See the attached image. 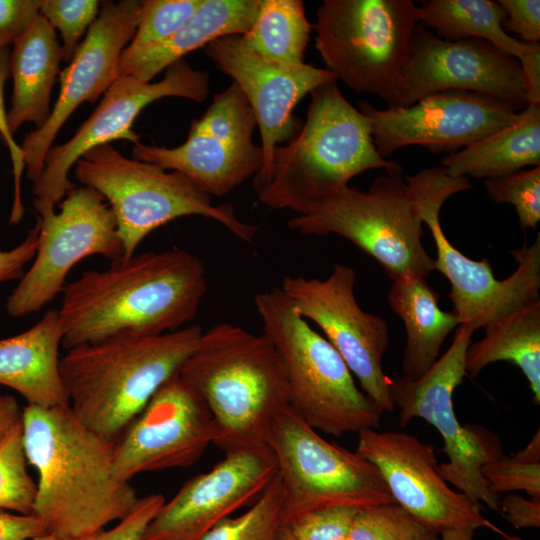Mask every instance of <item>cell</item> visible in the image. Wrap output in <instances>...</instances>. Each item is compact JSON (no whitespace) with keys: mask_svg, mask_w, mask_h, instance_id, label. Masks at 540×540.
I'll return each instance as SVG.
<instances>
[{"mask_svg":"<svg viewBox=\"0 0 540 540\" xmlns=\"http://www.w3.org/2000/svg\"><path fill=\"white\" fill-rule=\"evenodd\" d=\"M207 291L199 257L147 251L83 272L63 287L57 309L67 350L118 334L156 336L188 326Z\"/></svg>","mask_w":540,"mask_h":540,"instance_id":"cell-1","label":"cell"},{"mask_svg":"<svg viewBox=\"0 0 540 540\" xmlns=\"http://www.w3.org/2000/svg\"><path fill=\"white\" fill-rule=\"evenodd\" d=\"M23 444L38 473L32 514L63 540L121 520L140 497L113 469L115 441L84 425L69 405L22 410Z\"/></svg>","mask_w":540,"mask_h":540,"instance_id":"cell-2","label":"cell"},{"mask_svg":"<svg viewBox=\"0 0 540 540\" xmlns=\"http://www.w3.org/2000/svg\"><path fill=\"white\" fill-rule=\"evenodd\" d=\"M178 374L206 403L214 445L224 453L269 448L273 421L290 404L283 363L264 333L215 324L202 332Z\"/></svg>","mask_w":540,"mask_h":540,"instance_id":"cell-3","label":"cell"},{"mask_svg":"<svg viewBox=\"0 0 540 540\" xmlns=\"http://www.w3.org/2000/svg\"><path fill=\"white\" fill-rule=\"evenodd\" d=\"M203 330L188 325L156 336L118 334L76 346L60 358L69 406L91 430L116 441L196 348Z\"/></svg>","mask_w":540,"mask_h":540,"instance_id":"cell-4","label":"cell"},{"mask_svg":"<svg viewBox=\"0 0 540 540\" xmlns=\"http://www.w3.org/2000/svg\"><path fill=\"white\" fill-rule=\"evenodd\" d=\"M310 95L300 131L276 147L269 177L254 190L265 206L297 215L345 189L366 170H403L378 154L369 118L344 97L337 81L316 87Z\"/></svg>","mask_w":540,"mask_h":540,"instance_id":"cell-5","label":"cell"},{"mask_svg":"<svg viewBox=\"0 0 540 540\" xmlns=\"http://www.w3.org/2000/svg\"><path fill=\"white\" fill-rule=\"evenodd\" d=\"M254 306L283 363L290 407L302 420L334 437L379 428L384 410L356 385L340 354L294 311L280 287L257 293Z\"/></svg>","mask_w":540,"mask_h":540,"instance_id":"cell-6","label":"cell"},{"mask_svg":"<svg viewBox=\"0 0 540 540\" xmlns=\"http://www.w3.org/2000/svg\"><path fill=\"white\" fill-rule=\"evenodd\" d=\"M75 177L103 196L116 219L123 256L135 255L152 231L184 216L210 218L235 237L252 243L256 225L239 219L230 203L214 205L212 197L185 175L128 158L111 144L93 148L75 164Z\"/></svg>","mask_w":540,"mask_h":540,"instance_id":"cell-7","label":"cell"},{"mask_svg":"<svg viewBox=\"0 0 540 540\" xmlns=\"http://www.w3.org/2000/svg\"><path fill=\"white\" fill-rule=\"evenodd\" d=\"M303 235H339L375 259L394 281L405 276L427 277L434 260L421 237L423 222L403 170L376 177L368 191L357 187L329 196L287 222Z\"/></svg>","mask_w":540,"mask_h":540,"instance_id":"cell-8","label":"cell"},{"mask_svg":"<svg viewBox=\"0 0 540 540\" xmlns=\"http://www.w3.org/2000/svg\"><path fill=\"white\" fill-rule=\"evenodd\" d=\"M423 224L430 229L437 258L435 270L451 285L449 298L460 325L474 331L540 301V235L531 245L511 251L518 266L504 280H498L488 259L473 260L455 248L440 225V210L453 194L473 187L468 177H452L442 166L424 168L407 176Z\"/></svg>","mask_w":540,"mask_h":540,"instance_id":"cell-9","label":"cell"},{"mask_svg":"<svg viewBox=\"0 0 540 540\" xmlns=\"http://www.w3.org/2000/svg\"><path fill=\"white\" fill-rule=\"evenodd\" d=\"M419 7L412 0H325L313 25L326 69L384 101L407 66Z\"/></svg>","mask_w":540,"mask_h":540,"instance_id":"cell-10","label":"cell"},{"mask_svg":"<svg viewBox=\"0 0 540 540\" xmlns=\"http://www.w3.org/2000/svg\"><path fill=\"white\" fill-rule=\"evenodd\" d=\"M473 332L468 325H459L448 350L418 379L389 377V395L399 408L401 427L421 418L442 436L448 457L438 465L443 479L472 500L499 511L501 497L489 491L481 468L503 454L500 440L480 425H461L452 401L454 390L467 374L465 358Z\"/></svg>","mask_w":540,"mask_h":540,"instance_id":"cell-11","label":"cell"},{"mask_svg":"<svg viewBox=\"0 0 540 540\" xmlns=\"http://www.w3.org/2000/svg\"><path fill=\"white\" fill-rule=\"evenodd\" d=\"M267 445L282 483L285 524L325 507L361 509L394 502L371 462L325 440L290 406L274 419Z\"/></svg>","mask_w":540,"mask_h":540,"instance_id":"cell-12","label":"cell"},{"mask_svg":"<svg viewBox=\"0 0 540 540\" xmlns=\"http://www.w3.org/2000/svg\"><path fill=\"white\" fill-rule=\"evenodd\" d=\"M209 83L208 72L192 68L184 59L170 65L158 82H145L133 75L117 78L75 134L47 152L43 169L32 185L38 218L55 213L56 205L75 186L68 174L84 154L112 141L139 143L140 135L133 130V124L147 105L164 97L203 102L209 93Z\"/></svg>","mask_w":540,"mask_h":540,"instance_id":"cell-13","label":"cell"},{"mask_svg":"<svg viewBox=\"0 0 540 540\" xmlns=\"http://www.w3.org/2000/svg\"><path fill=\"white\" fill-rule=\"evenodd\" d=\"M256 126L246 97L232 82L192 122L184 143L168 148L139 142L132 155L136 160L179 172L211 197H220L259 172L263 154L253 142Z\"/></svg>","mask_w":540,"mask_h":540,"instance_id":"cell-14","label":"cell"},{"mask_svg":"<svg viewBox=\"0 0 540 540\" xmlns=\"http://www.w3.org/2000/svg\"><path fill=\"white\" fill-rule=\"evenodd\" d=\"M355 281L354 268L335 263L326 279L285 275L280 289L298 315L320 328L361 390L384 412L393 411L389 377L382 367L389 343L388 326L381 316L359 306Z\"/></svg>","mask_w":540,"mask_h":540,"instance_id":"cell-15","label":"cell"},{"mask_svg":"<svg viewBox=\"0 0 540 540\" xmlns=\"http://www.w3.org/2000/svg\"><path fill=\"white\" fill-rule=\"evenodd\" d=\"M59 211L40 219L35 259L7 298L11 317L39 311L60 293L71 268L90 255L111 262L123 256L116 219L103 196L74 186L58 204Z\"/></svg>","mask_w":540,"mask_h":540,"instance_id":"cell-16","label":"cell"},{"mask_svg":"<svg viewBox=\"0 0 540 540\" xmlns=\"http://www.w3.org/2000/svg\"><path fill=\"white\" fill-rule=\"evenodd\" d=\"M357 108L369 118L374 145L384 159L410 145L432 154L455 153L523 116L507 102L464 90L433 93L408 107L378 109L361 100Z\"/></svg>","mask_w":540,"mask_h":540,"instance_id":"cell-17","label":"cell"},{"mask_svg":"<svg viewBox=\"0 0 540 540\" xmlns=\"http://www.w3.org/2000/svg\"><path fill=\"white\" fill-rule=\"evenodd\" d=\"M464 90L489 95L518 111L529 105L520 62L479 38L447 41L418 24L407 66L385 100L408 107L433 93Z\"/></svg>","mask_w":540,"mask_h":540,"instance_id":"cell-18","label":"cell"},{"mask_svg":"<svg viewBox=\"0 0 540 540\" xmlns=\"http://www.w3.org/2000/svg\"><path fill=\"white\" fill-rule=\"evenodd\" d=\"M356 452L378 469L394 502L438 534L485 527L505 540H522L483 516L479 502L449 487L433 445L405 432L365 429L358 433Z\"/></svg>","mask_w":540,"mask_h":540,"instance_id":"cell-19","label":"cell"},{"mask_svg":"<svg viewBox=\"0 0 540 540\" xmlns=\"http://www.w3.org/2000/svg\"><path fill=\"white\" fill-rule=\"evenodd\" d=\"M217 68L232 78L246 97L261 138L262 166L254 190L269 177L277 146L293 138L303 122L293 110L316 87L337 81L328 69L267 58L248 48L241 35L220 37L204 47Z\"/></svg>","mask_w":540,"mask_h":540,"instance_id":"cell-20","label":"cell"},{"mask_svg":"<svg viewBox=\"0 0 540 540\" xmlns=\"http://www.w3.org/2000/svg\"><path fill=\"white\" fill-rule=\"evenodd\" d=\"M215 437L206 403L176 374L157 390L115 441L114 473L130 481L146 472L190 467Z\"/></svg>","mask_w":540,"mask_h":540,"instance_id":"cell-21","label":"cell"},{"mask_svg":"<svg viewBox=\"0 0 540 540\" xmlns=\"http://www.w3.org/2000/svg\"><path fill=\"white\" fill-rule=\"evenodd\" d=\"M141 1H103L68 66L59 74L60 92L45 124L25 134L20 145L27 177L34 183L56 135L83 102L94 103L117 79L122 52L132 40Z\"/></svg>","mask_w":540,"mask_h":540,"instance_id":"cell-22","label":"cell"},{"mask_svg":"<svg viewBox=\"0 0 540 540\" xmlns=\"http://www.w3.org/2000/svg\"><path fill=\"white\" fill-rule=\"evenodd\" d=\"M277 473L269 448L225 453L163 503L142 540H200L219 521L251 506Z\"/></svg>","mask_w":540,"mask_h":540,"instance_id":"cell-23","label":"cell"},{"mask_svg":"<svg viewBox=\"0 0 540 540\" xmlns=\"http://www.w3.org/2000/svg\"><path fill=\"white\" fill-rule=\"evenodd\" d=\"M63 330L57 309H49L28 330L0 339V384L20 393L28 405H69L60 374Z\"/></svg>","mask_w":540,"mask_h":540,"instance_id":"cell-24","label":"cell"},{"mask_svg":"<svg viewBox=\"0 0 540 540\" xmlns=\"http://www.w3.org/2000/svg\"><path fill=\"white\" fill-rule=\"evenodd\" d=\"M260 0H203L187 23L166 41L122 54L117 78L133 75L150 82L184 56L227 35H244L254 24Z\"/></svg>","mask_w":540,"mask_h":540,"instance_id":"cell-25","label":"cell"},{"mask_svg":"<svg viewBox=\"0 0 540 540\" xmlns=\"http://www.w3.org/2000/svg\"><path fill=\"white\" fill-rule=\"evenodd\" d=\"M61 60L56 31L40 14L14 42L10 52L13 93L7 117L12 134L26 122L34 123L38 129L48 120Z\"/></svg>","mask_w":540,"mask_h":540,"instance_id":"cell-26","label":"cell"},{"mask_svg":"<svg viewBox=\"0 0 540 540\" xmlns=\"http://www.w3.org/2000/svg\"><path fill=\"white\" fill-rule=\"evenodd\" d=\"M388 303L406 331L403 375L418 379L438 360L443 343L460 322L452 311L440 308L439 294L423 277L405 276L392 281Z\"/></svg>","mask_w":540,"mask_h":540,"instance_id":"cell-27","label":"cell"},{"mask_svg":"<svg viewBox=\"0 0 540 540\" xmlns=\"http://www.w3.org/2000/svg\"><path fill=\"white\" fill-rule=\"evenodd\" d=\"M522 113L516 124L446 155L441 161L446 173L488 179L540 166V105L529 104Z\"/></svg>","mask_w":540,"mask_h":540,"instance_id":"cell-28","label":"cell"},{"mask_svg":"<svg viewBox=\"0 0 540 540\" xmlns=\"http://www.w3.org/2000/svg\"><path fill=\"white\" fill-rule=\"evenodd\" d=\"M485 335L470 343L466 372L476 377L487 365L515 364L529 383L534 404H540V301L526 305L486 326Z\"/></svg>","mask_w":540,"mask_h":540,"instance_id":"cell-29","label":"cell"},{"mask_svg":"<svg viewBox=\"0 0 540 540\" xmlns=\"http://www.w3.org/2000/svg\"><path fill=\"white\" fill-rule=\"evenodd\" d=\"M418 7L419 23L425 28H433L441 39L479 38L520 63L540 50L539 43H524L503 30L502 23L507 14L497 1L428 0Z\"/></svg>","mask_w":540,"mask_h":540,"instance_id":"cell-30","label":"cell"},{"mask_svg":"<svg viewBox=\"0 0 540 540\" xmlns=\"http://www.w3.org/2000/svg\"><path fill=\"white\" fill-rule=\"evenodd\" d=\"M313 26L301 0H260L256 20L241 36L245 45L267 58L303 64Z\"/></svg>","mask_w":540,"mask_h":540,"instance_id":"cell-31","label":"cell"},{"mask_svg":"<svg viewBox=\"0 0 540 540\" xmlns=\"http://www.w3.org/2000/svg\"><path fill=\"white\" fill-rule=\"evenodd\" d=\"M284 525L283 489L277 473L246 512L222 519L200 540H277Z\"/></svg>","mask_w":540,"mask_h":540,"instance_id":"cell-32","label":"cell"},{"mask_svg":"<svg viewBox=\"0 0 540 540\" xmlns=\"http://www.w3.org/2000/svg\"><path fill=\"white\" fill-rule=\"evenodd\" d=\"M36 492L27 471L21 420L0 442V510L32 514Z\"/></svg>","mask_w":540,"mask_h":540,"instance_id":"cell-33","label":"cell"},{"mask_svg":"<svg viewBox=\"0 0 540 540\" xmlns=\"http://www.w3.org/2000/svg\"><path fill=\"white\" fill-rule=\"evenodd\" d=\"M438 535L393 502L358 509L348 540H439Z\"/></svg>","mask_w":540,"mask_h":540,"instance_id":"cell-34","label":"cell"},{"mask_svg":"<svg viewBox=\"0 0 540 540\" xmlns=\"http://www.w3.org/2000/svg\"><path fill=\"white\" fill-rule=\"evenodd\" d=\"M481 473L493 494L524 491L530 497H540L539 429L523 449L484 464Z\"/></svg>","mask_w":540,"mask_h":540,"instance_id":"cell-35","label":"cell"},{"mask_svg":"<svg viewBox=\"0 0 540 540\" xmlns=\"http://www.w3.org/2000/svg\"><path fill=\"white\" fill-rule=\"evenodd\" d=\"M202 1H141L136 32L122 54L137 53L166 41L187 23Z\"/></svg>","mask_w":540,"mask_h":540,"instance_id":"cell-36","label":"cell"},{"mask_svg":"<svg viewBox=\"0 0 540 540\" xmlns=\"http://www.w3.org/2000/svg\"><path fill=\"white\" fill-rule=\"evenodd\" d=\"M484 184L495 203H510L515 207L523 231L537 228L540 222V166L488 178Z\"/></svg>","mask_w":540,"mask_h":540,"instance_id":"cell-37","label":"cell"},{"mask_svg":"<svg viewBox=\"0 0 540 540\" xmlns=\"http://www.w3.org/2000/svg\"><path fill=\"white\" fill-rule=\"evenodd\" d=\"M100 5L97 0H40V14L60 32L63 61L73 58L82 36L96 20Z\"/></svg>","mask_w":540,"mask_h":540,"instance_id":"cell-38","label":"cell"},{"mask_svg":"<svg viewBox=\"0 0 540 540\" xmlns=\"http://www.w3.org/2000/svg\"><path fill=\"white\" fill-rule=\"evenodd\" d=\"M358 508L330 506L302 513L285 525L295 540H348Z\"/></svg>","mask_w":540,"mask_h":540,"instance_id":"cell-39","label":"cell"},{"mask_svg":"<svg viewBox=\"0 0 540 540\" xmlns=\"http://www.w3.org/2000/svg\"><path fill=\"white\" fill-rule=\"evenodd\" d=\"M10 52V48L0 49V136L10 153L14 179V196L9 221L12 224H17L21 221L24 213L21 197V177L25 164L23 151L20 145L15 142L10 131L4 105V86L10 75Z\"/></svg>","mask_w":540,"mask_h":540,"instance_id":"cell-40","label":"cell"},{"mask_svg":"<svg viewBox=\"0 0 540 540\" xmlns=\"http://www.w3.org/2000/svg\"><path fill=\"white\" fill-rule=\"evenodd\" d=\"M164 502L165 498L160 493L140 497L131 512L111 529L73 540H142L147 526Z\"/></svg>","mask_w":540,"mask_h":540,"instance_id":"cell-41","label":"cell"},{"mask_svg":"<svg viewBox=\"0 0 540 540\" xmlns=\"http://www.w3.org/2000/svg\"><path fill=\"white\" fill-rule=\"evenodd\" d=\"M40 16V0H0V49L9 48Z\"/></svg>","mask_w":540,"mask_h":540,"instance_id":"cell-42","label":"cell"},{"mask_svg":"<svg viewBox=\"0 0 540 540\" xmlns=\"http://www.w3.org/2000/svg\"><path fill=\"white\" fill-rule=\"evenodd\" d=\"M497 2L507 14L502 23V28L506 33H515L524 43H539V0H499Z\"/></svg>","mask_w":540,"mask_h":540,"instance_id":"cell-43","label":"cell"},{"mask_svg":"<svg viewBox=\"0 0 540 540\" xmlns=\"http://www.w3.org/2000/svg\"><path fill=\"white\" fill-rule=\"evenodd\" d=\"M38 236L39 224L37 222L20 244L8 251L0 250V283L21 279L24 275L23 268L36 254Z\"/></svg>","mask_w":540,"mask_h":540,"instance_id":"cell-44","label":"cell"},{"mask_svg":"<svg viewBox=\"0 0 540 540\" xmlns=\"http://www.w3.org/2000/svg\"><path fill=\"white\" fill-rule=\"evenodd\" d=\"M499 511L516 529L540 527V497L508 494L500 498Z\"/></svg>","mask_w":540,"mask_h":540,"instance_id":"cell-45","label":"cell"},{"mask_svg":"<svg viewBox=\"0 0 540 540\" xmlns=\"http://www.w3.org/2000/svg\"><path fill=\"white\" fill-rule=\"evenodd\" d=\"M44 533L46 527L35 515L0 510V540H27Z\"/></svg>","mask_w":540,"mask_h":540,"instance_id":"cell-46","label":"cell"},{"mask_svg":"<svg viewBox=\"0 0 540 540\" xmlns=\"http://www.w3.org/2000/svg\"><path fill=\"white\" fill-rule=\"evenodd\" d=\"M22 420V410L11 395L0 396V442L10 429Z\"/></svg>","mask_w":540,"mask_h":540,"instance_id":"cell-47","label":"cell"},{"mask_svg":"<svg viewBox=\"0 0 540 540\" xmlns=\"http://www.w3.org/2000/svg\"><path fill=\"white\" fill-rule=\"evenodd\" d=\"M440 540H473L474 529L467 527L451 528L442 531Z\"/></svg>","mask_w":540,"mask_h":540,"instance_id":"cell-48","label":"cell"},{"mask_svg":"<svg viewBox=\"0 0 540 540\" xmlns=\"http://www.w3.org/2000/svg\"><path fill=\"white\" fill-rule=\"evenodd\" d=\"M277 540H295L289 529L284 525L279 533Z\"/></svg>","mask_w":540,"mask_h":540,"instance_id":"cell-49","label":"cell"},{"mask_svg":"<svg viewBox=\"0 0 540 540\" xmlns=\"http://www.w3.org/2000/svg\"><path fill=\"white\" fill-rule=\"evenodd\" d=\"M27 540H63V539H61L60 537L52 533H44L42 535L27 539Z\"/></svg>","mask_w":540,"mask_h":540,"instance_id":"cell-50","label":"cell"}]
</instances>
